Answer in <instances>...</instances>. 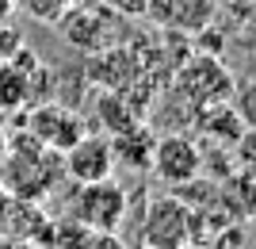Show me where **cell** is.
I'll use <instances>...</instances> for the list:
<instances>
[{"label":"cell","mask_w":256,"mask_h":249,"mask_svg":"<svg viewBox=\"0 0 256 249\" xmlns=\"http://www.w3.org/2000/svg\"><path fill=\"white\" fill-rule=\"evenodd\" d=\"M195 238H199V218H195V211L184 199H176V195L150 199L146 218H142L146 249H184Z\"/></svg>","instance_id":"cell-1"},{"label":"cell","mask_w":256,"mask_h":249,"mask_svg":"<svg viewBox=\"0 0 256 249\" xmlns=\"http://www.w3.org/2000/svg\"><path fill=\"white\" fill-rule=\"evenodd\" d=\"M69 218H76L84 230H118L126 218V192L115 184V176L76 184Z\"/></svg>","instance_id":"cell-2"},{"label":"cell","mask_w":256,"mask_h":249,"mask_svg":"<svg viewBox=\"0 0 256 249\" xmlns=\"http://www.w3.org/2000/svg\"><path fill=\"white\" fill-rule=\"evenodd\" d=\"M150 173L168 188H188L203 173V150L188 134H160L150 150Z\"/></svg>","instance_id":"cell-3"},{"label":"cell","mask_w":256,"mask_h":249,"mask_svg":"<svg viewBox=\"0 0 256 249\" xmlns=\"http://www.w3.org/2000/svg\"><path fill=\"white\" fill-rule=\"evenodd\" d=\"M62 173L76 184H92V180H107L115 173V150L107 134H80V138L62 153Z\"/></svg>","instance_id":"cell-4"},{"label":"cell","mask_w":256,"mask_h":249,"mask_svg":"<svg viewBox=\"0 0 256 249\" xmlns=\"http://www.w3.org/2000/svg\"><path fill=\"white\" fill-rule=\"evenodd\" d=\"M176 85L195 108H210V104H218V100H226L234 92V81L226 73V65H218V58H210V54H195L180 69Z\"/></svg>","instance_id":"cell-5"},{"label":"cell","mask_w":256,"mask_h":249,"mask_svg":"<svg viewBox=\"0 0 256 249\" xmlns=\"http://www.w3.org/2000/svg\"><path fill=\"white\" fill-rule=\"evenodd\" d=\"M84 130L88 127L76 111L58 108V104H34L31 115H27V134L38 138L42 146H50V150H58V153H65Z\"/></svg>","instance_id":"cell-6"},{"label":"cell","mask_w":256,"mask_h":249,"mask_svg":"<svg viewBox=\"0 0 256 249\" xmlns=\"http://www.w3.org/2000/svg\"><path fill=\"white\" fill-rule=\"evenodd\" d=\"M58 23H62V35H65L73 46H80V50H100L104 23H100L92 12H73V8H69Z\"/></svg>","instance_id":"cell-7"},{"label":"cell","mask_w":256,"mask_h":249,"mask_svg":"<svg viewBox=\"0 0 256 249\" xmlns=\"http://www.w3.org/2000/svg\"><path fill=\"white\" fill-rule=\"evenodd\" d=\"M69 8L73 0H16V12H23L34 23H58Z\"/></svg>","instance_id":"cell-8"},{"label":"cell","mask_w":256,"mask_h":249,"mask_svg":"<svg viewBox=\"0 0 256 249\" xmlns=\"http://www.w3.org/2000/svg\"><path fill=\"white\" fill-rule=\"evenodd\" d=\"M20 50H23V31L16 23H0V62H12Z\"/></svg>","instance_id":"cell-9"},{"label":"cell","mask_w":256,"mask_h":249,"mask_svg":"<svg viewBox=\"0 0 256 249\" xmlns=\"http://www.w3.org/2000/svg\"><path fill=\"white\" fill-rule=\"evenodd\" d=\"M76 249H126V241L118 238L115 230H88Z\"/></svg>","instance_id":"cell-10"},{"label":"cell","mask_w":256,"mask_h":249,"mask_svg":"<svg viewBox=\"0 0 256 249\" xmlns=\"http://www.w3.org/2000/svg\"><path fill=\"white\" fill-rule=\"evenodd\" d=\"M8 211H12V195L4 192V184H0V226H4V218H8Z\"/></svg>","instance_id":"cell-11"},{"label":"cell","mask_w":256,"mask_h":249,"mask_svg":"<svg viewBox=\"0 0 256 249\" xmlns=\"http://www.w3.org/2000/svg\"><path fill=\"white\" fill-rule=\"evenodd\" d=\"M16 16V0H0V23H12Z\"/></svg>","instance_id":"cell-12"},{"label":"cell","mask_w":256,"mask_h":249,"mask_svg":"<svg viewBox=\"0 0 256 249\" xmlns=\"http://www.w3.org/2000/svg\"><path fill=\"white\" fill-rule=\"evenodd\" d=\"M4 150H8V130H4V123H0V157H4Z\"/></svg>","instance_id":"cell-13"},{"label":"cell","mask_w":256,"mask_h":249,"mask_svg":"<svg viewBox=\"0 0 256 249\" xmlns=\"http://www.w3.org/2000/svg\"><path fill=\"white\" fill-rule=\"evenodd\" d=\"M184 249H210V245H199V241H188Z\"/></svg>","instance_id":"cell-14"}]
</instances>
